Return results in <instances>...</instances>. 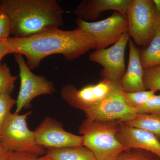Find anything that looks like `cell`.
Listing matches in <instances>:
<instances>
[{
    "label": "cell",
    "instance_id": "obj_15",
    "mask_svg": "<svg viewBox=\"0 0 160 160\" xmlns=\"http://www.w3.org/2000/svg\"><path fill=\"white\" fill-rule=\"evenodd\" d=\"M45 155L52 160H98L92 152L84 146L48 149Z\"/></svg>",
    "mask_w": 160,
    "mask_h": 160
},
{
    "label": "cell",
    "instance_id": "obj_24",
    "mask_svg": "<svg viewBox=\"0 0 160 160\" xmlns=\"http://www.w3.org/2000/svg\"><path fill=\"white\" fill-rule=\"evenodd\" d=\"M11 23L9 16L0 6V42L6 41L11 33Z\"/></svg>",
    "mask_w": 160,
    "mask_h": 160
},
{
    "label": "cell",
    "instance_id": "obj_4",
    "mask_svg": "<svg viewBox=\"0 0 160 160\" xmlns=\"http://www.w3.org/2000/svg\"><path fill=\"white\" fill-rule=\"evenodd\" d=\"M126 14L129 37L138 46H148L160 19L153 0H131Z\"/></svg>",
    "mask_w": 160,
    "mask_h": 160
},
{
    "label": "cell",
    "instance_id": "obj_25",
    "mask_svg": "<svg viewBox=\"0 0 160 160\" xmlns=\"http://www.w3.org/2000/svg\"><path fill=\"white\" fill-rule=\"evenodd\" d=\"M38 156L29 152H10L7 160H38Z\"/></svg>",
    "mask_w": 160,
    "mask_h": 160
},
{
    "label": "cell",
    "instance_id": "obj_6",
    "mask_svg": "<svg viewBox=\"0 0 160 160\" xmlns=\"http://www.w3.org/2000/svg\"><path fill=\"white\" fill-rule=\"evenodd\" d=\"M122 91L124 90L121 83L102 79L97 84L87 85L79 89L72 84H67L62 88L61 94L70 106L85 112Z\"/></svg>",
    "mask_w": 160,
    "mask_h": 160
},
{
    "label": "cell",
    "instance_id": "obj_17",
    "mask_svg": "<svg viewBox=\"0 0 160 160\" xmlns=\"http://www.w3.org/2000/svg\"><path fill=\"white\" fill-rule=\"evenodd\" d=\"M122 122L128 126L149 132L160 142V115L137 114L132 119Z\"/></svg>",
    "mask_w": 160,
    "mask_h": 160
},
{
    "label": "cell",
    "instance_id": "obj_22",
    "mask_svg": "<svg viewBox=\"0 0 160 160\" xmlns=\"http://www.w3.org/2000/svg\"><path fill=\"white\" fill-rule=\"evenodd\" d=\"M134 109L137 114L160 115V94L155 95L146 103Z\"/></svg>",
    "mask_w": 160,
    "mask_h": 160
},
{
    "label": "cell",
    "instance_id": "obj_9",
    "mask_svg": "<svg viewBox=\"0 0 160 160\" xmlns=\"http://www.w3.org/2000/svg\"><path fill=\"white\" fill-rule=\"evenodd\" d=\"M129 39L127 32L109 48L96 50L89 54L90 61L103 67L100 74L102 79L121 83L126 71L125 51Z\"/></svg>",
    "mask_w": 160,
    "mask_h": 160
},
{
    "label": "cell",
    "instance_id": "obj_11",
    "mask_svg": "<svg viewBox=\"0 0 160 160\" xmlns=\"http://www.w3.org/2000/svg\"><path fill=\"white\" fill-rule=\"evenodd\" d=\"M124 91L116 93L84 112L86 119L100 122H126L136 115L134 109L125 102Z\"/></svg>",
    "mask_w": 160,
    "mask_h": 160
},
{
    "label": "cell",
    "instance_id": "obj_10",
    "mask_svg": "<svg viewBox=\"0 0 160 160\" xmlns=\"http://www.w3.org/2000/svg\"><path fill=\"white\" fill-rule=\"evenodd\" d=\"M37 144L48 149L83 146L82 137L66 131L62 124L47 117L34 131Z\"/></svg>",
    "mask_w": 160,
    "mask_h": 160
},
{
    "label": "cell",
    "instance_id": "obj_20",
    "mask_svg": "<svg viewBox=\"0 0 160 160\" xmlns=\"http://www.w3.org/2000/svg\"><path fill=\"white\" fill-rule=\"evenodd\" d=\"M155 94L154 92L146 90L135 92H124V97L126 104L129 107L135 109L146 103Z\"/></svg>",
    "mask_w": 160,
    "mask_h": 160
},
{
    "label": "cell",
    "instance_id": "obj_8",
    "mask_svg": "<svg viewBox=\"0 0 160 160\" xmlns=\"http://www.w3.org/2000/svg\"><path fill=\"white\" fill-rule=\"evenodd\" d=\"M15 60L19 69L20 88L16 100V113L31 106L35 98L43 95H51L56 91L52 82L42 76L34 74L29 69L23 56L14 54Z\"/></svg>",
    "mask_w": 160,
    "mask_h": 160
},
{
    "label": "cell",
    "instance_id": "obj_21",
    "mask_svg": "<svg viewBox=\"0 0 160 160\" xmlns=\"http://www.w3.org/2000/svg\"><path fill=\"white\" fill-rule=\"evenodd\" d=\"M116 160H160V158L143 149H128L123 151Z\"/></svg>",
    "mask_w": 160,
    "mask_h": 160
},
{
    "label": "cell",
    "instance_id": "obj_5",
    "mask_svg": "<svg viewBox=\"0 0 160 160\" xmlns=\"http://www.w3.org/2000/svg\"><path fill=\"white\" fill-rule=\"evenodd\" d=\"M29 111L25 114L10 112L6 118L0 133V140L5 148L11 152H29L42 156L46 152L45 148L37 144L34 132L27 126Z\"/></svg>",
    "mask_w": 160,
    "mask_h": 160
},
{
    "label": "cell",
    "instance_id": "obj_3",
    "mask_svg": "<svg viewBox=\"0 0 160 160\" xmlns=\"http://www.w3.org/2000/svg\"><path fill=\"white\" fill-rule=\"evenodd\" d=\"M120 122H95L86 119L79 127L83 146L89 149L98 160H116L128 149L117 138Z\"/></svg>",
    "mask_w": 160,
    "mask_h": 160
},
{
    "label": "cell",
    "instance_id": "obj_1",
    "mask_svg": "<svg viewBox=\"0 0 160 160\" xmlns=\"http://www.w3.org/2000/svg\"><path fill=\"white\" fill-rule=\"evenodd\" d=\"M4 42L10 53L25 57L31 70L39 67L42 61L52 55L61 54L72 61L96 49L92 38L78 28L69 30L55 28L28 37H9Z\"/></svg>",
    "mask_w": 160,
    "mask_h": 160
},
{
    "label": "cell",
    "instance_id": "obj_28",
    "mask_svg": "<svg viewBox=\"0 0 160 160\" xmlns=\"http://www.w3.org/2000/svg\"><path fill=\"white\" fill-rule=\"evenodd\" d=\"M157 10L160 13V0H153Z\"/></svg>",
    "mask_w": 160,
    "mask_h": 160
},
{
    "label": "cell",
    "instance_id": "obj_29",
    "mask_svg": "<svg viewBox=\"0 0 160 160\" xmlns=\"http://www.w3.org/2000/svg\"><path fill=\"white\" fill-rule=\"evenodd\" d=\"M38 160H52L51 159H50L46 157V156L44 155L40 157H39L38 158Z\"/></svg>",
    "mask_w": 160,
    "mask_h": 160
},
{
    "label": "cell",
    "instance_id": "obj_19",
    "mask_svg": "<svg viewBox=\"0 0 160 160\" xmlns=\"http://www.w3.org/2000/svg\"><path fill=\"white\" fill-rule=\"evenodd\" d=\"M143 81L146 90L160 91V65L144 69Z\"/></svg>",
    "mask_w": 160,
    "mask_h": 160
},
{
    "label": "cell",
    "instance_id": "obj_27",
    "mask_svg": "<svg viewBox=\"0 0 160 160\" xmlns=\"http://www.w3.org/2000/svg\"><path fill=\"white\" fill-rule=\"evenodd\" d=\"M10 53V51L6 46L4 41L0 42V65H1V61L3 58Z\"/></svg>",
    "mask_w": 160,
    "mask_h": 160
},
{
    "label": "cell",
    "instance_id": "obj_13",
    "mask_svg": "<svg viewBox=\"0 0 160 160\" xmlns=\"http://www.w3.org/2000/svg\"><path fill=\"white\" fill-rule=\"evenodd\" d=\"M130 2L131 0H84L72 13L86 21L95 19L102 12L108 10L126 14Z\"/></svg>",
    "mask_w": 160,
    "mask_h": 160
},
{
    "label": "cell",
    "instance_id": "obj_18",
    "mask_svg": "<svg viewBox=\"0 0 160 160\" xmlns=\"http://www.w3.org/2000/svg\"><path fill=\"white\" fill-rule=\"evenodd\" d=\"M18 76L11 74L10 69L6 63L0 65V94H11L14 89L15 82Z\"/></svg>",
    "mask_w": 160,
    "mask_h": 160
},
{
    "label": "cell",
    "instance_id": "obj_2",
    "mask_svg": "<svg viewBox=\"0 0 160 160\" xmlns=\"http://www.w3.org/2000/svg\"><path fill=\"white\" fill-rule=\"evenodd\" d=\"M9 16L13 37L24 38L60 28L64 11L56 0H1Z\"/></svg>",
    "mask_w": 160,
    "mask_h": 160
},
{
    "label": "cell",
    "instance_id": "obj_16",
    "mask_svg": "<svg viewBox=\"0 0 160 160\" xmlns=\"http://www.w3.org/2000/svg\"><path fill=\"white\" fill-rule=\"evenodd\" d=\"M144 69L160 65V19L154 36L149 45L139 49Z\"/></svg>",
    "mask_w": 160,
    "mask_h": 160
},
{
    "label": "cell",
    "instance_id": "obj_7",
    "mask_svg": "<svg viewBox=\"0 0 160 160\" xmlns=\"http://www.w3.org/2000/svg\"><path fill=\"white\" fill-rule=\"evenodd\" d=\"M77 28L90 35L94 40L96 50L105 49L117 42L128 32V22L126 13L114 11L105 19L89 22L77 18Z\"/></svg>",
    "mask_w": 160,
    "mask_h": 160
},
{
    "label": "cell",
    "instance_id": "obj_14",
    "mask_svg": "<svg viewBox=\"0 0 160 160\" xmlns=\"http://www.w3.org/2000/svg\"><path fill=\"white\" fill-rule=\"evenodd\" d=\"M128 44L129 63L125 75L121 80V86L126 92L146 90L143 81L144 69L140 60L139 49L130 39Z\"/></svg>",
    "mask_w": 160,
    "mask_h": 160
},
{
    "label": "cell",
    "instance_id": "obj_23",
    "mask_svg": "<svg viewBox=\"0 0 160 160\" xmlns=\"http://www.w3.org/2000/svg\"><path fill=\"white\" fill-rule=\"evenodd\" d=\"M15 104L16 100L12 97L11 94H0V133L6 118L11 112L12 108Z\"/></svg>",
    "mask_w": 160,
    "mask_h": 160
},
{
    "label": "cell",
    "instance_id": "obj_12",
    "mask_svg": "<svg viewBox=\"0 0 160 160\" xmlns=\"http://www.w3.org/2000/svg\"><path fill=\"white\" fill-rule=\"evenodd\" d=\"M117 138L128 149H143L160 158V142L149 132L120 122Z\"/></svg>",
    "mask_w": 160,
    "mask_h": 160
},
{
    "label": "cell",
    "instance_id": "obj_26",
    "mask_svg": "<svg viewBox=\"0 0 160 160\" xmlns=\"http://www.w3.org/2000/svg\"><path fill=\"white\" fill-rule=\"evenodd\" d=\"M11 152L6 149L0 140V160H7Z\"/></svg>",
    "mask_w": 160,
    "mask_h": 160
}]
</instances>
